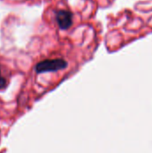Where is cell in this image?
Here are the masks:
<instances>
[{
    "mask_svg": "<svg viewBox=\"0 0 152 153\" xmlns=\"http://www.w3.org/2000/svg\"><path fill=\"white\" fill-rule=\"evenodd\" d=\"M67 67V62L62 58L56 59H46L38 63L35 66V70L38 74L56 72L59 70L65 69Z\"/></svg>",
    "mask_w": 152,
    "mask_h": 153,
    "instance_id": "6da1fadb",
    "label": "cell"
},
{
    "mask_svg": "<svg viewBox=\"0 0 152 153\" xmlns=\"http://www.w3.org/2000/svg\"><path fill=\"white\" fill-rule=\"evenodd\" d=\"M56 19L62 30H66L73 24V13L66 10H58L56 13Z\"/></svg>",
    "mask_w": 152,
    "mask_h": 153,
    "instance_id": "7a4b0ae2",
    "label": "cell"
},
{
    "mask_svg": "<svg viewBox=\"0 0 152 153\" xmlns=\"http://www.w3.org/2000/svg\"><path fill=\"white\" fill-rule=\"evenodd\" d=\"M7 85V82L6 79L3 76L2 73H1V69H0V90H3L6 87Z\"/></svg>",
    "mask_w": 152,
    "mask_h": 153,
    "instance_id": "3957f363",
    "label": "cell"
}]
</instances>
